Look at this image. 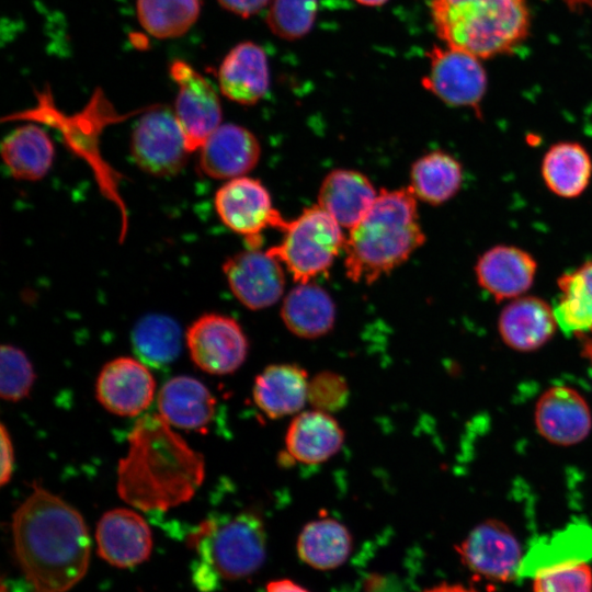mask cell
Segmentation results:
<instances>
[{
	"label": "cell",
	"mask_w": 592,
	"mask_h": 592,
	"mask_svg": "<svg viewBox=\"0 0 592 592\" xmlns=\"http://www.w3.org/2000/svg\"><path fill=\"white\" fill-rule=\"evenodd\" d=\"M227 11L241 18H250L260 13L271 0H217Z\"/></svg>",
	"instance_id": "f35d334b"
},
{
	"label": "cell",
	"mask_w": 592,
	"mask_h": 592,
	"mask_svg": "<svg viewBox=\"0 0 592 592\" xmlns=\"http://www.w3.org/2000/svg\"><path fill=\"white\" fill-rule=\"evenodd\" d=\"M462 182L463 168L458 160L445 151L435 150L413 162L409 187L417 198L439 205L451 200Z\"/></svg>",
	"instance_id": "f546056e"
},
{
	"label": "cell",
	"mask_w": 592,
	"mask_h": 592,
	"mask_svg": "<svg viewBox=\"0 0 592 592\" xmlns=\"http://www.w3.org/2000/svg\"><path fill=\"white\" fill-rule=\"evenodd\" d=\"M155 389V378L145 363L121 356L107 362L101 369L95 395L109 412L135 417L150 406Z\"/></svg>",
	"instance_id": "5bb4252c"
},
{
	"label": "cell",
	"mask_w": 592,
	"mask_h": 592,
	"mask_svg": "<svg viewBox=\"0 0 592 592\" xmlns=\"http://www.w3.org/2000/svg\"><path fill=\"white\" fill-rule=\"evenodd\" d=\"M308 383L306 371L296 364L269 365L254 379V403L270 419L296 413L308 401Z\"/></svg>",
	"instance_id": "603a6c76"
},
{
	"label": "cell",
	"mask_w": 592,
	"mask_h": 592,
	"mask_svg": "<svg viewBox=\"0 0 592 592\" xmlns=\"http://www.w3.org/2000/svg\"><path fill=\"white\" fill-rule=\"evenodd\" d=\"M350 390L343 376L325 371L315 375L308 383V402L323 412L341 410L349 400Z\"/></svg>",
	"instance_id": "8d00e7d4"
},
{
	"label": "cell",
	"mask_w": 592,
	"mask_h": 592,
	"mask_svg": "<svg viewBox=\"0 0 592 592\" xmlns=\"http://www.w3.org/2000/svg\"><path fill=\"white\" fill-rule=\"evenodd\" d=\"M417 200L409 186L378 192L369 210L345 238L344 266L352 282L377 281L424 243Z\"/></svg>",
	"instance_id": "3957f363"
},
{
	"label": "cell",
	"mask_w": 592,
	"mask_h": 592,
	"mask_svg": "<svg viewBox=\"0 0 592 592\" xmlns=\"http://www.w3.org/2000/svg\"><path fill=\"white\" fill-rule=\"evenodd\" d=\"M591 559L592 526L576 522L549 536L537 538L523 557L519 576L534 577L549 569Z\"/></svg>",
	"instance_id": "7402d4cb"
},
{
	"label": "cell",
	"mask_w": 592,
	"mask_h": 592,
	"mask_svg": "<svg viewBox=\"0 0 592 592\" xmlns=\"http://www.w3.org/2000/svg\"><path fill=\"white\" fill-rule=\"evenodd\" d=\"M571 10L589 8L592 10V0H562Z\"/></svg>",
	"instance_id": "b9f144b4"
},
{
	"label": "cell",
	"mask_w": 592,
	"mask_h": 592,
	"mask_svg": "<svg viewBox=\"0 0 592 592\" xmlns=\"http://www.w3.org/2000/svg\"><path fill=\"white\" fill-rule=\"evenodd\" d=\"M136 12L143 29L153 37L175 38L197 21L201 0H137Z\"/></svg>",
	"instance_id": "d6a6232c"
},
{
	"label": "cell",
	"mask_w": 592,
	"mask_h": 592,
	"mask_svg": "<svg viewBox=\"0 0 592 592\" xmlns=\"http://www.w3.org/2000/svg\"><path fill=\"white\" fill-rule=\"evenodd\" d=\"M282 241L267 249L297 283H307L327 271L344 248L342 227L320 206L284 220Z\"/></svg>",
	"instance_id": "8992f818"
},
{
	"label": "cell",
	"mask_w": 592,
	"mask_h": 592,
	"mask_svg": "<svg viewBox=\"0 0 592 592\" xmlns=\"http://www.w3.org/2000/svg\"><path fill=\"white\" fill-rule=\"evenodd\" d=\"M542 175L547 187L561 197L579 196L592 175V160L583 146L562 141L551 146L542 162Z\"/></svg>",
	"instance_id": "f1b7e54d"
},
{
	"label": "cell",
	"mask_w": 592,
	"mask_h": 592,
	"mask_svg": "<svg viewBox=\"0 0 592 592\" xmlns=\"http://www.w3.org/2000/svg\"><path fill=\"white\" fill-rule=\"evenodd\" d=\"M196 551L193 583L210 592L220 581L247 578L258 571L266 556V532L259 515L251 511L219 514L202 521L190 534Z\"/></svg>",
	"instance_id": "5b68a950"
},
{
	"label": "cell",
	"mask_w": 592,
	"mask_h": 592,
	"mask_svg": "<svg viewBox=\"0 0 592 592\" xmlns=\"http://www.w3.org/2000/svg\"><path fill=\"white\" fill-rule=\"evenodd\" d=\"M378 192L369 179L355 170L329 172L319 189L318 206L341 227L353 228L369 210Z\"/></svg>",
	"instance_id": "44dd1931"
},
{
	"label": "cell",
	"mask_w": 592,
	"mask_h": 592,
	"mask_svg": "<svg viewBox=\"0 0 592 592\" xmlns=\"http://www.w3.org/2000/svg\"><path fill=\"white\" fill-rule=\"evenodd\" d=\"M560 296L554 308L565 333L592 335V261L562 274L558 280Z\"/></svg>",
	"instance_id": "4dcf8cb0"
},
{
	"label": "cell",
	"mask_w": 592,
	"mask_h": 592,
	"mask_svg": "<svg viewBox=\"0 0 592 592\" xmlns=\"http://www.w3.org/2000/svg\"><path fill=\"white\" fill-rule=\"evenodd\" d=\"M284 265L258 248L238 252L223 264V272L235 297L247 308L259 310L274 305L285 288Z\"/></svg>",
	"instance_id": "4fadbf2b"
},
{
	"label": "cell",
	"mask_w": 592,
	"mask_h": 592,
	"mask_svg": "<svg viewBox=\"0 0 592 592\" xmlns=\"http://www.w3.org/2000/svg\"><path fill=\"white\" fill-rule=\"evenodd\" d=\"M0 395L8 401L25 398L34 384L35 374L26 354L11 344L0 351Z\"/></svg>",
	"instance_id": "e575fe53"
},
{
	"label": "cell",
	"mask_w": 592,
	"mask_h": 592,
	"mask_svg": "<svg viewBox=\"0 0 592 592\" xmlns=\"http://www.w3.org/2000/svg\"><path fill=\"white\" fill-rule=\"evenodd\" d=\"M422 592H477V591L462 584L442 583V584L432 587L430 589H426Z\"/></svg>",
	"instance_id": "60d3db41"
},
{
	"label": "cell",
	"mask_w": 592,
	"mask_h": 592,
	"mask_svg": "<svg viewBox=\"0 0 592 592\" xmlns=\"http://www.w3.org/2000/svg\"><path fill=\"white\" fill-rule=\"evenodd\" d=\"M265 592H309L300 584L289 580H273L266 584Z\"/></svg>",
	"instance_id": "ab89813d"
},
{
	"label": "cell",
	"mask_w": 592,
	"mask_h": 592,
	"mask_svg": "<svg viewBox=\"0 0 592 592\" xmlns=\"http://www.w3.org/2000/svg\"><path fill=\"white\" fill-rule=\"evenodd\" d=\"M537 431L547 441L569 446L583 441L591 431L592 417L583 397L573 388L547 389L535 408Z\"/></svg>",
	"instance_id": "2e32d148"
},
{
	"label": "cell",
	"mask_w": 592,
	"mask_h": 592,
	"mask_svg": "<svg viewBox=\"0 0 592 592\" xmlns=\"http://www.w3.org/2000/svg\"><path fill=\"white\" fill-rule=\"evenodd\" d=\"M344 432L328 412L298 413L291 422L285 444L288 455L303 464H320L339 452Z\"/></svg>",
	"instance_id": "d4e9b609"
},
{
	"label": "cell",
	"mask_w": 592,
	"mask_h": 592,
	"mask_svg": "<svg viewBox=\"0 0 592 592\" xmlns=\"http://www.w3.org/2000/svg\"><path fill=\"white\" fill-rule=\"evenodd\" d=\"M1 467H0V483L4 486L11 479L14 466L13 444L4 424H1Z\"/></svg>",
	"instance_id": "74e56055"
},
{
	"label": "cell",
	"mask_w": 592,
	"mask_h": 592,
	"mask_svg": "<svg viewBox=\"0 0 592 592\" xmlns=\"http://www.w3.org/2000/svg\"><path fill=\"white\" fill-rule=\"evenodd\" d=\"M117 466V492L143 511H167L193 498L205 476L203 456L160 414L137 420Z\"/></svg>",
	"instance_id": "7a4b0ae2"
},
{
	"label": "cell",
	"mask_w": 592,
	"mask_h": 592,
	"mask_svg": "<svg viewBox=\"0 0 592 592\" xmlns=\"http://www.w3.org/2000/svg\"><path fill=\"white\" fill-rule=\"evenodd\" d=\"M281 317L287 329L304 339L327 334L335 320V306L326 289L312 283H297L285 296Z\"/></svg>",
	"instance_id": "484cf974"
},
{
	"label": "cell",
	"mask_w": 592,
	"mask_h": 592,
	"mask_svg": "<svg viewBox=\"0 0 592 592\" xmlns=\"http://www.w3.org/2000/svg\"><path fill=\"white\" fill-rule=\"evenodd\" d=\"M318 11V0H271L266 25L277 37L296 41L312 29Z\"/></svg>",
	"instance_id": "836d02e7"
},
{
	"label": "cell",
	"mask_w": 592,
	"mask_h": 592,
	"mask_svg": "<svg viewBox=\"0 0 592 592\" xmlns=\"http://www.w3.org/2000/svg\"><path fill=\"white\" fill-rule=\"evenodd\" d=\"M130 150L137 166L155 177L175 175L190 153L174 112L164 107L140 117L132 134Z\"/></svg>",
	"instance_id": "ba28073f"
},
{
	"label": "cell",
	"mask_w": 592,
	"mask_h": 592,
	"mask_svg": "<svg viewBox=\"0 0 592 592\" xmlns=\"http://www.w3.org/2000/svg\"><path fill=\"white\" fill-rule=\"evenodd\" d=\"M428 58L429 72L422 86L447 105L477 110L487 89L479 58L448 46L432 47Z\"/></svg>",
	"instance_id": "30bf717a"
},
{
	"label": "cell",
	"mask_w": 592,
	"mask_h": 592,
	"mask_svg": "<svg viewBox=\"0 0 592 592\" xmlns=\"http://www.w3.org/2000/svg\"><path fill=\"white\" fill-rule=\"evenodd\" d=\"M198 167L213 179L243 177L260 159L258 138L247 128L236 124H220L198 149Z\"/></svg>",
	"instance_id": "e0dca14e"
},
{
	"label": "cell",
	"mask_w": 592,
	"mask_h": 592,
	"mask_svg": "<svg viewBox=\"0 0 592 592\" xmlns=\"http://www.w3.org/2000/svg\"><path fill=\"white\" fill-rule=\"evenodd\" d=\"M132 346L139 361L147 366H166L180 353V327L169 316H145L133 328Z\"/></svg>",
	"instance_id": "1f68e13d"
},
{
	"label": "cell",
	"mask_w": 592,
	"mask_h": 592,
	"mask_svg": "<svg viewBox=\"0 0 592 592\" xmlns=\"http://www.w3.org/2000/svg\"><path fill=\"white\" fill-rule=\"evenodd\" d=\"M456 550L471 572L493 582H508L519 576L523 559L515 535L498 520L475 526Z\"/></svg>",
	"instance_id": "7c38bea8"
},
{
	"label": "cell",
	"mask_w": 592,
	"mask_h": 592,
	"mask_svg": "<svg viewBox=\"0 0 592 592\" xmlns=\"http://www.w3.org/2000/svg\"><path fill=\"white\" fill-rule=\"evenodd\" d=\"M558 323L554 309L535 296H520L509 303L499 318L503 342L516 351H534L554 335Z\"/></svg>",
	"instance_id": "ffe728a7"
},
{
	"label": "cell",
	"mask_w": 592,
	"mask_h": 592,
	"mask_svg": "<svg viewBox=\"0 0 592 592\" xmlns=\"http://www.w3.org/2000/svg\"><path fill=\"white\" fill-rule=\"evenodd\" d=\"M301 561L318 570H331L346 561L352 548V536L339 521L321 517L307 523L297 539Z\"/></svg>",
	"instance_id": "83f0119b"
},
{
	"label": "cell",
	"mask_w": 592,
	"mask_h": 592,
	"mask_svg": "<svg viewBox=\"0 0 592 592\" xmlns=\"http://www.w3.org/2000/svg\"><path fill=\"white\" fill-rule=\"evenodd\" d=\"M534 592H592V570L587 562L549 569L534 576Z\"/></svg>",
	"instance_id": "d590c367"
},
{
	"label": "cell",
	"mask_w": 592,
	"mask_h": 592,
	"mask_svg": "<svg viewBox=\"0 0 592 592\" xmlns=\"http://www.w3.org/2000/svg\"><path fill=\"white\" fill-rule=\"evenodd\" d=\"M170 76L179 87L174 114L192 152L220 125V101L212 84L187 62L174 60Z\"/></svg>",
	"instance_id": "8fae6325"
},
{
	"label": "cell",
	"mask_w": 592,
	"mask_h": 592,
	"mask_svg": "<svg viewBox=\"0 0 592 592\" xmlns=\"http://www.w3.org/2000/svg\"><path fill=\"white\" fill-rule=\"evenodd\" d=\"M430 8L446 46L479 59L513 50L530 29L526 0H432Z\"/></svg>",
	"instance_id": "277c9868"
},
{
	"label": "cell",
	"mask_w": 592,
	"mask_h": 592,
	"mask_svg": "<svg viewBox=\"0 0 592 592\" xmlns=\"http://www.w3.org/2000/svg\"><path fill=\"white\" fill-rule=\"evenodd\" d=\"M536 269V261L526 251L496 246L479 257L475 274L480 287L501 301L522 296L532 286Z\"/></svg>",
	"instance_id": "ac0fdd59"
},
{
	"label": "cell",
	"mask_w": 592,
	"mask_h": 592,
	"mask_svg": "<svg viewBox=\"0 0 592 592\" xmlns=\"http://www.w3.org/2000/svg\"><path fill=\"white\" fill-rule=\"evenodd\" d=\"M582 354L592 364V338H585L582 345Z\"/></svg>",
	"instance_id": "7bdbcfd3"
},
{
	"label": "cell",
	"mask_w": 592,
	"mask_h": 592,
	"mask_svg": "<svg viewBox=\"0 0 592 592\" xmlns=\"http://www.w3.org/2000/svg\"><path fill=\"white\" fill-rule=\"evenodd\" d=\"M54 153V145L47 133L33 124L15 128L1 145L3 162L19 180L42 179L52 167Z\"/></svg>",
	"instance_id": "4316f807"
},
{
	"label": "cell",
	"mask_w": 592,
	"mask_h": 592,
	"mask_svg": "<svg viewBox=\"0 0 592 592\" xmlns=\"http://www.w3.org/2000/svg\"><path fill=\"white\" fill-rule=\"evenodd\" d=\"M355 1L366 7H378L387 2L388 0H355Z\"/></svg>",
	"instance_id": "ee69618b"
},
{
	"label": "cell",
	"mask_w": 592,
	"mask_h": 592,
	"mask_svg": "<svg viewBox=\"0 0 592 592\" xmlns=\"http://www.w3.org/2000/svg\"><path fill=\"white\" fill-rule=\"evenodd\" d=\"M95 540L99 556L116 568H130L146 561L152 549L147 522L137 512L124 508L101 516Z\"/></svg>",
	"instance_id": "9a60e30c"
},
{
	"label": "cell",
	"mask_w": 592,
	"mask_h": 592,
	"mask_svg": "<svg viewBox=\"0 0 592 592\" xmlns=\"http://www.w3.org/2000/svg\"><path fill=\"white\" fill-rule=\"evenodd\" d=\"M18 563L34 592H67L87 573L91 540L82 515L34 485L12 516Z\"/></svg>",
	"instance_id": "6da1fadb"
},
{
	"label": "cell",
	"mask_w": 592,
	"mask_h": 592,
	"mask_svg": "<svg viewBox=\"0 0 592 592\" xmlns=\"http://www.w3.org/2000/svg\"><path fill=\"white\" fill-rule=\"evenodd\" d=\"M186 345L194 364L213 375H227L244 362L249 343L237 320L221 314H204L187 328Z\"/></svg>",
	"instance_id": "9c48e42d"
},
{
	"label": "cell",
	"mask_w": 592,
	"mask_h": 592,
	"mask_svg": "<svg viewBox=\"0 0 592 592\" xmlns=\"http://www.w3.org/2000/svg\"><path fill=\"white\" fill-rule=\"evenodd\" d=\"M215 209L220 220L243 236L249 248H259L262 231L281 228L285 218L274 208L266 187L257 179L228 180L215 194Z\"/></svg>",
	"instance_id": "52a82bcc"
},
{
	"label": "cell",
	"mask_w": 592,
	"mask_h": 592,
	"mask_svg": "<svg viewBox=\"0 0 592 592\" xmlns=\"http://www.w3.org/2000/svg\"><path fill=\"white\" fill-rule=\"evenodd\" d=\"M220 92L241 105L258 103L267 92L270 69L264 49L253 42H242L224 57L218 69Z\"/></svg>",
	"instance_id": "d6986e66"
},
{
	"label": "cell",
	"mask_w": 592,
	"mask_h": 592,
	"mask_svg": "<svg viewBox=\"0 0 592 592\" xmlns=\"http://www.w3.org/2000/svg\"><path fill=\"white\" fill-rule=\"evenodd\" d=\"M159 414L171 425L201 430L215 414L216 400L209 389L190 376L169 379L158 394Z\"/></svg>",
	"instance_id": "cb8c5ba5"
}]
</instances>
